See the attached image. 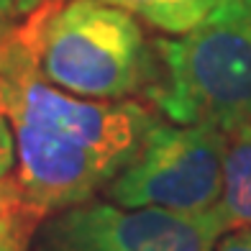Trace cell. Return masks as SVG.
I'll return each mask as SVG.
<instances>
[{
  "label": "cell",
  "instance_id": "cell-2",
  "mask_svg": "<svg viewBox=\"0 0 251 251\" xmlns=\"http://www.w3.org/2000/svg\"><path fill=\"white\" fill-rule=\"evenodd\" d=\"M16 26L36 70L54 87L87 100H128L159 77L139 18L105 0H64Z\"/></svg>",
  "mask_w": 251,
  "mask_h": 251
},
{
  "label": "cell",
  "instance_id": "cell-8",
  "mask_svg": "<svg viewBox=\"0 0 251 251\" xmlns=\"http://www.w3.org/2000/svg\"><path fill=\"white\" fill-rule=\"evenodd\" d=\"M41 218L24 205L0 215V251H31Z\"/></svg>",
  "mask_w": 251,
  "mask_h": 251
},
{
  "label": "cell",
  "instance_id": "cell-9",
  "mask_svg": "<svg viewBox=\"0 0 251 251\" xmlns=\"http://www.w3.org/2000/svg\"><path fill=\"white\" fill-rule=\"evenodd\" d=\"M13 167H16V139L8 118L0 113V182L13 177Z\"/></svg>",
  "mask_w": 251,
  "mask_h": 251
},
{
  "label": "cell",
  "instance_id": "cell-6",
  "mask_svg": "<svg viewBox=\"0 0 251 251\" xmlns=\"http://www.w3.org/2000/svg\"><path fill=\"white\" fill-rule=\"evenodd\" d=\"M223 231L251 228V126L228 131L223 159V195L215 208Z\"/></svg>",
  "mask_w": 251,
  "mask_h": 251
},
{
  "label": "cell",
  "instance_id": "cell-3",
  "mask_svg": "<svg viewBox=\"0 0 251 251\" xmlns=\"http://www.w3.org/2000/svg\"><path fill=\"white\" fill-rule=\"evenodd\" d=\"M154 49L162 70L146 95L167 121L251 126V0H218L198 28Z\"/></svg>",
  "mask_w": 251,
  "mask_h": 251
},
{
  "label": "cell",
  "instance_id": "cell-7",
  "mask_svg": "<svg viewBox=\"0 0 251 251\" xmlns=\"http://www.w3.org/2000/svg\"><path fill=\"white\" fill-rule=\"evenodd\" d=\"M169 36H185L213 13L218 0H105Z\"/></svg>",
  "mask_w": 251,
  "mask_h": 251
},
{
  "label": "cell",
  "instance_id": "cell-13",
  "mask_svg": "<svg viewBox=\"0 0 251 251\" xmlns=\"http://www.w3.org/2000/svg\"><path fill=\"white\" fill-rule=\"evenodd\" d=\"M0 18H10L16 21L18 13H16V3L13 0H0Z\"/></svg>",
  "mask_w": 251,
  "mask_h": 251
},
{
  "label": "cell",
  "instance_id": "cell-5",
  "mask_svg": "<svg viewBox=\"0 0 251 251\" xmlns=\"http://www.w3.org/2000/svg\"><path fill=\"white\" fill-rule=\"evenodd\" d=\"M223 233L215 213L179 215L93 198L47 215L33 251H213Z\"/></svg>",
  "mask_w": 251,
  "mask_h": 251
},
{
  "label": "cell",
  "instance_id": "cell-1",
  "mask_svg": "<svg viewBox=\"0 0 251 251\" xmlns=\"http://www.w3.org/2000/svg\"><path fill=\"white\" fill-rule=\"evenodd\" d=\"M0 113L16 139L21 205L47 218L102 192L159 121L136 100H87L36 70L13 26L0 47Z\"/></svg>",
  "mask_w": 251,
  "mask_h": 251
},
{
  "label": "cell",
  "instance_id": "cell-12",
  "mask_svg": "<svg viewBox=\"0 0 251 251\" xmlns=\"http://www.w3.org/2000/svg\"><path fill=\"white\" fill-rule=\"evenodd\" d=\"M13 3H16V13L21 18V16H31L33 10H39L41 5H47L49 0H13Z\"/></svg>",
  "mask_w": 251,
  "mask_h": 251
},
{
  "label": "cell",
  "instance_id": "cell-11",
  "mask_svg": "<svg viewBox=\"0 0 251 251\" xmlns=\"http://www.w3.org/2000/svg\"><path fill=\"white\" fill-rule=\"evenodd\" d=\"M16 205H21L18 182H16V177H8V179L0 182V215L10 208H16Z\"/></svg>",
  "mask_w": 251,
  "mask_h": 251
},
{
  "label": "cell",
  "instance_id": "cell-15",
  "mask_svg": "<svg viewBox=\"0 0 251 251\" xmlns=\"http://www.w3.org/2000/svg\"><path fill=\"white\" fill-rule=\"evenodd\" d=\"M49 3H64V0H49Z\"/></svg>",
  "mask_w": 251,
  "mask_h": 251
},
{
  "label": "cell",
  "instance_id": "cell-10",
  "mask_svg": "<svg viewBox=\"0 0 251 251\" xmlns=\"http://www.w3.org/2000/svg\"><path fill=\"white\" fill-rule=\"evenodd\" d=\"M213 251H251V228H236L223 233Z\"/></svg>",
  "mask_w": 251,
  "mask_h": 251
},
{
  "label": "cell",
  "instance_id": "cell-14",
  "mask_svg": "<svg viewBox=\"0 0 251 251\" xmlns=\"http://www.w3.org/2000/svg\"><path fill=\"white\" fill-rule=\"evenodd\" d=\"M10 31H13V21H10V18H0V47H3L5 39L10 36Z\"/></svg>",
  "mask_w": 251,
  "mask_h": 251
},
{
  "label": "cell",
  "instance_id": "cell-4",
  "mask_svg": "<svg viewBox=\"0 0 251 251\" xmlns=\"http://www.w3.org/2000/svg\"><path fill=\"white\" fill-rule=\"evenodd\" d=\"M228 131L156 121L136 156L102 190L121 208H162L179 215L215 213L223 195Z\"/></svg>",
  "mask_w": 251,
  "mask_h": 251
}]
</instances>
